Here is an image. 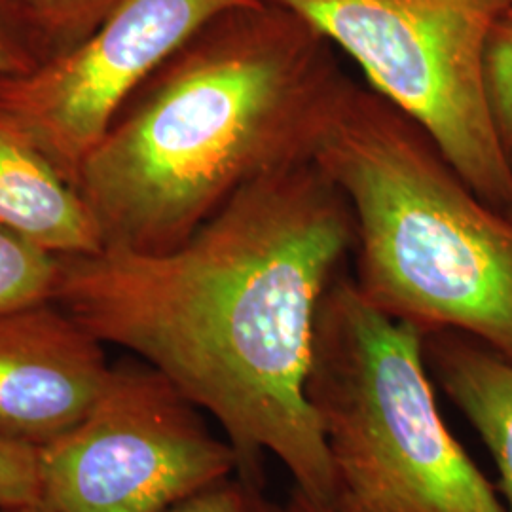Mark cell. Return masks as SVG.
Here are the masks:
<instances>
[{
  "label": "cell",
  "instance_id": "1",
  "mask_svg": "<svg viewBox=\"0 0 512 512\" xmlns=\"http://www.w3.org/2000/svg\"><path fill=\"white\" fill-rule=\"evenodd\" d=\"M353 247L344 194L308 162L245 184L173 251L59 256L54 302L211 414L238 473L264 480L272 454L329 503L306 376L319 302Z\"/></svg>",
  "mask_w": 512,
  "mask_h": 512
},
{
  "label": "cell",
  "instance_id": "2",
  "mask_svg": "<svg viewBox=\"0 0 512 512\" xmlns=\"http://www.w3.org/2000/svg\"><path fill=\"white\" fill-rule=\"evenodd\" d=\"M348 80L329 40L281 4L207 21L129 97L80 169L103 251H173L245 184L313 162Z\"/></svg>",
  "mask_w": 512,
  "mask_h": 512
},
{
  "label": "cell",
  "instance_id": "3",
  "mask_svg": "<svg viewBox=\"0 0 512 512\" xmlns=\"http://www.w3.org/2000/svg\"><path fill=\"white\" fill-rule=\"evenodd\" d=\"M355 224V285L425 334L458 330L512 361V219L429 133L348 80L313 154Z\"/></svg>",
  "mask_w": 512,
  "mask_h": 512
},
{
  "label": "cell",
  "instance_id": "4",
  "mask_svg": "<svg viewBox=\"0 0 512 512\" xmlns=\"http://www.w3.org/2000/svg\"><path fill=\"white\" fill-rule=\"evenodd\" d=\"M425 332L366 300L338 274L311 340L306 401L329 458L336 512H505L448 429Z\"/></svg>",
  "mask_w": 512,
  "mask_h": 512
},
{
  "label": "cell",
  "instance_id": "5",
  "mask_svg": "<svg viewBox=\"0 0 512 512\" xmlns=\"http://www.w3.org/2000/svg\"><path fill=\"white\" fill-rule=\"evenodd\" d=\"M361 67L370 90L429 133L482 202L512 219V165L486 95V50L512 0H268Z\"/></svg>",
  "mask_w": 512,
  "mask_h": 512
},
{
  "label": "cell",
  "instance_id": "6",
  "mask_svg": "<svg viewBox=\"0 0 512 512\" xmlns=\"http://www.w3.org/2000/svg\"><path fill=\"white\" fill-rule=\"evenodd\" d=\"M145 361L110 366L88 414L38 448L42 499L55 512H167L239 471L226 439Z\"/></svg>",
  "mask_w": 512,
  "mask_h": 512
},
{
  "label": "cell",
  "instance_id": "7",
  "mask_svg": "<svg viewBox=\"0 0 512 512\" xmlns=\"http://www.w3.org/2000/svg\"><path fill=\"white\" fill-rule=\"evenodd\" d=\"M256 2L262 0H122L71 52L33 73L0 78V114L76 186L118 110L165 59L207 21Z\"/></svg>",
  "mask_w": 512,
  "mask_h": 512
},
{
  "label": "cell",
  "instance_id": "8",
  "mask_svg": "<svg viewBox=\"0 0 512 512\" xmlns=\"http://www.w3.org/2000/svg\"><path fill=\"white\" fill-rule=\"evenodd\" d=\"M105 342L55 302L0 315V437L42 448L82 420L110 374Z\"/></svg>",
  "mask_w": 512,
  "mask_h": 512
},
{
  "label": "cell",
  "instance_id": "9",
  "mask_svg": "<svg viewBox=\"0 0 512 512\" xmlns=\"http://www.w3.org/2000/svg\"><path fill=\"white\" fill-rule=\"evenodd\" d=\"M0 224L57 256L103 251L82 194L4 114H0Z\"/></svg>",
  "mask_w": 512,
  "mask_h": 512
},
{
  "label": "cell",
  "instance_id": "10",
  "mask_svg": "<svg viewBox=\"0 0 512 512\" xmlns=\"http://www.w3.org/2000/svg\"><path fill=\"white\" fill-rule=\"evenodd\" d=\"M425 357L435 382L490 450L505 512H512V361L458 330L429 332Z\"/></svg>",
  "mask_w": 512,
  "mask_h": 512
},
{
  "label": "cell",
  "instance_id": "11",
  "mask_svg": "<svg viewBox=\"0 0 512 512\" xmlns=\"http://www.w3.org/2000/svg\"><path fill=\"white\" fill-rule=\"evenodd\" d=\"M59 256L0 224V315L54 302Z\"/></svg>",
  "mask_w": 512,
  "mask_h": 512
},
{
  "label": "cell",
  "instance_id": "12",
  "mask_svg": "<svg viewBox=\"0 0 512 512\" xmlns=\"http://www.w3.org/2000/svg\"><path fill=\"white\" fill-rule=\"evenodd\" d=\"M122 0H23L46 52L67 54L109 18Z\"/></svg>",
  "mask_w": 512,
  "mask_h": 512
},
{
  "label": "cell",
  "instance_id": "13",
  "mask_svg": "<svg viewBox=\"0 0 512 512\" xmlns=\"http://www.w3.org/2000/svg\"><path fill=\"white\" fill-rule=\"evenodd\" d=\"M486 95L499 145L512 165V16L495 25L488 42Z\"/></svg>",
  "mask_w": 512,
  "mask_h": 512
},
{
  "label": "cell",
  "instance_id": "14",
  "mask_svg": "<svg viewBox=\"0 0 512 512\" xmlns=\"http://www.w3.org/2000/svg\"><path fill=\"white\" fill-rule=\"evenodd\" d=\"M46 52L23 0H0V78L33 73Z\"/></svg>",
  "mask_w": 512,
  "mask_h": 512
},
{
  "label": "cell",
  "instance_id": "15",
  "mask_svg": "<svg viewBox=\"0 0 512 512\" xmlns=\"http://www.w3.org/2000/svg\"><path fill=\"white\" fill-rule=\"evenodd\" d=\"M167 512H287L264 492V480L234 473L177 503Z\"/></svg>",
  "mask_w": 512,
  "mask_h": 512
},
{
  "label": "cell",
  "instance_id": "16",
  "mask_svg": "<svg viewBox=\"0 0 512 512\" xmlns=\"http://www.w3.org/2000/svg\"><path fill=\"white\" fill-rule=\"evenodd\" d=\"M44 503L38 448L0 437V509Z\"/></svg>",
  "mask_w": 512,
  "mask_h": 512
},
{
  "label": "cell",
  "instance_id": "17",
  "mask_svg": "<svg viewBox=\"0 0 512 512\" xmlns=\"http://www.w3.org/2000/svg\"><path fill=\"white\" fill-rule=\"evenodd\" d=\"M285 511L287 512H336L329 503L325 501H319V499H313L308 494H304L302 490L294 488L293 494L289 497L287 505H285Z\"/></svg>",
  "mask_w": 512,
  "mask_h": 512
},
{
  "label": "cell",
  "instance_id": "18",
  "mask_svg": "<svg viewBox=\"0 0 512 512\" xmlns=\"http://www.w3.org/2000/svg\"><path fill=\"white\" fill-rule=\"evenodd\" d=\"M0 512H55L52 507L46 503H35V505H21V507H10V509H0Z\"/></svg>",
  "mask_w": 512,
  "mask_h": 512
},
{
  "label": "cell",
  "instance_id": "19",
  "mask_svg": "<svg viewBox=\"0 0 512 512\" xmlns=\"http://www.w3.org/2000/svg\"><path fill=\"white\" fill-rule=\"evenodd\" d=\"M509 16H512V10H511V12H509Z\"/></svg>",
  "mask_w": 512,
  "mask_h": 512
}]
</instances>
